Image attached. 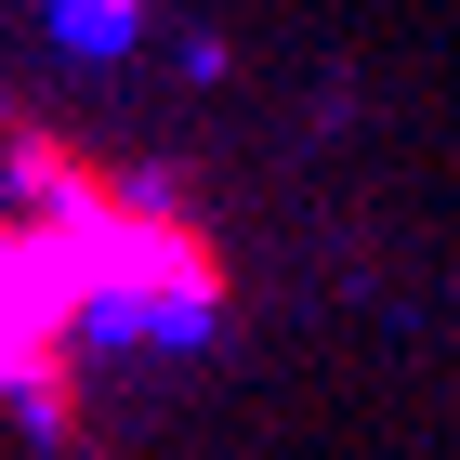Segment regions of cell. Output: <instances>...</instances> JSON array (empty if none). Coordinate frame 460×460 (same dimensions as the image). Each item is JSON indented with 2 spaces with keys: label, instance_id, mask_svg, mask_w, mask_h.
I'll return each mask as SVG.
<instances>
[{
  "label": "cell",
  "instance_id": "6da1fadb",
  "mask_svg": "<svg viewBox=\"0 0 460 460\" xmlns=\"http://www.w3.org/2000/svg\"><path fill=\"white\" fill-rule=\"evenodd\" d=\"M0 184L27 198L53 237L79 250V289H93V342H198L224 316V237L184 198L106 172L79 132L0 106Z\"/></svg>",
  "mask_w": 460,
  "mask_h": 460
},
{
  "label": "cell",
  "instance_id": "7a4b0ae2",
  "mask_svg": "<svg viewBox=\"0 0 460 460\" xmlns=\"http://www.w3.org/2000/svg\"><path fill=\"white\" fill-rule=\"evenodd\" d=\"M79 342H93L79 250L13 198V211H0V408H13L40 447H79Z\"/></svg>",
  "mask_w": 460,
  "mask_h": 460
}]
</instances>
